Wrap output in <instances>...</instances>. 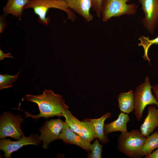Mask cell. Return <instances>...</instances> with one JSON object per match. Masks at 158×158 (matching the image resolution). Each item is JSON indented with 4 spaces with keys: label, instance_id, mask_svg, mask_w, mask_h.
<instances>
[{
    "label": "cell",
    "instance_id": "1",
    "mask_svg": "<svg viewBox=\"0 0 158 158\" xmlns=\"http://www.w3.org/2000/svg\"><path fill=\"white\" fill-rule=\"evenodd\" d=\"M24 99L36 104L40 111L39 114L33 115L23 111L26 118L31 117L36 120L41 117L47 118L55 116H63V111L68 109V107L65 103L62 96L54 93L51 89H45L40 95H26Z\"/></svg>",
    "mask_w": 158,
    "mask_h": 158
},
{
    "label": "cell",
    "instance_id": "2",
    "mask_svg": "<svg viewBox=\"0 0 158 158\" xmlns=\"http://www.w3.org/2000/svg\"><path fill=\"white\" fill-rule=\"evenodd\" d=\"M146 138L140 130L121 133L118 137L117 149L128 157L142 158L144 156L142 148Z\"/></svg>",
    "mask_w": 158,
    "mask_h": 158
},
{
    "label": "cell",
    "instance_id": "3",
    "mask_svg": "<svg viewBox=\"0 0 158 158\" xmlns=\"http://www.w3.org/2000/svg\"><path fill=\"white\" fill-rule=\"evenodd\" d=\"M28 8L33 9L35 13L39 16V22L46 26L50 22V18L46 16L47 11L50 8L63 11L67 14L68 18L73 22L76 18L75 13L68 7L65 0H29L24 10Z\"/></svg>",
    "mask_w": 158,
    "mask_h": 158
},
{
    "label": "cell",
    "instance_id": "4",
    "mask_svg": "<svg viewBox=\"0 0 158 158\" xmlns=\"http://www.w3.org/2000/svg\"><path fill=\"white\" fill-rule=\"evenodd\" d=\"M130 0H102L101 16L104 22H107L113 17L135 14L138 6L134 3L127 4Z\"/></svg>",
    "mask_w": 158,
    "mask_h": 158
},
{
    "label": "cell",
    "instance_id": "5",
    "mask_svg": "<svg viewBox=\"0 0 158 158\" xmlns=\"http://www.w3.org/2000/svg\"><path fill=\"white\" fill-rule=\"evenodd\" d=\"M144 83L138 86L134 93V115L138 121H140L143 117V113L148 105H154L158 107V101L151 91L149 78L147 76Z\"/></svg>",
    "mask_w": 158,
    "mask_h": 158
},
{
    "label": "cell",
    "instance_id": "6",
    "mask_svg": "<svg viewBox=\"0 0 158 158\" xmlns=\"http://www.w3.org/2000/svg\"><path fill=\"white\" fill-rule=\"evenodd\" d=\"M23 121L20 114L15 115L9 112L3 113L0 118V139L10 137L17 140L20 139L24 135L20 125Z\"/></svg>",
    "mask_w": 158,
    "mask_h": 158
},
{
    "label": "cell",
    "instance_id": "7",
    "mask_svg": "<svg viewBox=\"0 0 158 158\" xmlns=\"http://www.w3.org/2000/svg\"><path fill=\"white\" fill-rule=\"evenodd\" d=\"M138 0L144 14L142 23L147 30L153 34L158 25V0Z\"/></svg>",
    "mask_w": 158,
    "mask_h": 158
},
{
    "label": "cell",
    "instance_id": "8",
    "mask_svg": "<svg viewBox=\"0 0 158 158\" xmlns=\"http://www.w3.org/2000/svg\"><path fill=\"white\" fill-rule=\"evenodd\" d=\"M42 141L40 136L32 134L28 137L23 135L16 141H11L5 138L0 141V149L4 153V156L6 158H10L12 153L18 150L24 146L29 145H38Z\"/></svg>",
    "mask_w": 158,
    "mask_h": 158
},
{
    "label": "cell",
    "instance_id": "9",
    "mask_svg": "<svg viewBox=\"0 0 158 158\" xmlns=\"http://www.w3.org/2000/svg\"><path fill=\"white\" fill-rule=\"evenodd\" d=\"M64 123V122L60 119H51L45 121L39 130L40 132V138L43 142V148L47 149L50 143L59 139Z\"/></svg>",
    "mask_w": 158,
    "mask_h": 158
},
{
    "label": "cell",
    "instance_id": "10",
    "mask_svg": "<svg viewBox=\"0 0 158 158\" xmlns=\"http://www.w3.org/2000/svg\"><path fill=\"white\" fill-rule=\"evenodd\" d=\"M59 139L62 140L65 144H74L86 151H91L90 142L86 141L79 135L72 131L65 121Z\"/></svg>",
    "mask_w": 158,
    "mask_h": 158
},
{
    "label": "cell",
    "instance_id": "11",
    "mask_svg": "<svg viewBox=\"0 0 158 158\" xmlns=\"http://www.w3.org/2000/svg\"><path fill=\"white\" fill-rule=\"evenodd\" d=\"M158 128V107L151 105L148 108V114L141 125L140 130L142 134L147 137Z\"/></svg>",
    "mask_w": 158,
    "mask_h": 158
},
{
    "label": "cell",
    "instance_id": "12",
    "mask_svg": "<svg viewBox=\"0 0 158 158\" xmlns=\"http://www.w3.org/2000/svg\"><path fill=\"white\" fill-rule=\"evenodd\" d=\"M68 7L74 11L87 22H90L93 16L90 13L92 7L91 0H65Z\"/></svg>",
    "mask_w": 158,
    "mask_h": 158
},
{
    "label": "cell",
    "instance_id": "13",
    "mask_svg": "<svg viewBox=\"0 0 158 158\" xmlns=\"http://www.w3.org/2000/svg\"><path fill=\"white\" fill-rule=\"evenodd\" d=\"M128 114L121 112L118 118L115 121L107 124H104V130L105 134L113 132L119 131L124 133L128 131L127 124L130 121Z\"/></svg>",
    "mask_w": 158,
    "mask_h": 158
},
{
    "label": "cell",
    "instance_id": "14",
    "mask_svg": "<svg viewBox=\"0 0 158 158\" xmlns=\"http://www.w3.org/2000/svg\"><path fill=\"white\" fill-rule=\"evenodd\" d=\"M117 99L118 106L121 112L128 114L134 110V99L133 90L120 93Z\"/></svg>",
    "mask_w": 158,
    "mask_h": 158
},
{
    "label": "cell",
    "instance_id": "15",
    "mask_svg": "<svg viewBox=\"0 0 158 158\" xmlns=\"http://www.w3.org/2000/svg\"><path fill=\"white\" fill-rule=\"evenodd\" d=\"M111 114L107 112L100 118L94 119H89L91 122L96 134V138L104 144H106L109 141L108 135H106L104 132V122L107 118H110Z\"/></svg>",
    "mask_w": 158,
    "mask_h": 158
},
{
    "label": "cell",
    "instance_id": "16",
    "mask_svg": "<svg viewBox=\"0 0 158 158\" xmlns=\"http://www.w3.org/2000/svg\"><path fill=\"white\" fill-rule=\"evenodd\" d=\"M29 0H8L3 8L4 13L6 15L11 14L20 18L24 6Z\"/></svg>",
    "mask_w": 158,
    "mask_h": 158
},
{
    "label": "cell",
    "instance_id": "17",
    "mask_svg": "<svg viewBox=\"0 0 158 158\" xmlns=\"http://www.w3.org/2000/svg\"><path fill=\"white\" fill-rule=\"evenodd\" d=\"M79 135L84 140L90 142L96 138L92 124L89 119L81 121Z\"/></svg>",
    "mask_w": 158,
    "mask_h": 158
},
{
    "label": "cell",
    "instance_id": "18",
    "mask_svg": "<svg viewBox=\"0 0 158 158\" xmlns=\"http://www.w3.org/2000/svg\"><path fill=\"white\" fill-rule=\"evenodd\" d=\"M158 148V131H156L146 137L142 148L143 154L145 157L151 154L153 151Z\"/></svg>",
    "mask_w": 158,
    "mask_h": 158
},
{
    "label": "cell",
    "instance_id": "19",
    "mask_svg": "<svg viewBox=\"0 0 158 158\" xmlns=\"http://www.w3.org/2000/svg\"><path fill=\"white\" fill-rule=\"evenodd\" d=\"M62 115L65 118V121L71 130L79 135L81 121L73 115L68 109H65L63 111Z\"/></svg>",
    "mask_w": 158,
    "mask_h": 158
},
{
    "label": "cell",
    "instance_id": "20",
    "mask_svg": "<svg viewBox=\"0 0 158 158\" xmlns=\"http://www.w3.org/2000/svg\"><path fill=\"white\" fill-rule=\"evenodd\" d=\"M138 40L140 42L138 44L139 46H142L144 50V54L142 57L144 60H147L150 63V60L148 56V49L152 45L158 44V36L155 38L150 40L148 37H145L143 35L140 36Z\"/></svg>",
    "mask_w": 158,
    "mask_h": 158
},
{
    "label": "cell",
    "instance_id": "21",
    "mask_svg": "<svg viewBox=\"0 0 158 158\" xmlns=\"http://www.w3.org/2000/svg\"><path fill=\"white\" fill-rule=\"evenodd\" d=\"M20 72L16 75H11L7 74L0 75V89L12 87V83L16 81L20 74Z\"/></svg>",
    "mask_w": 158,
    "mask_h": 158
},
{
    "label": "cell",
    "instance_id": "22",
    "mask_svg": "<svg viewBox=\"0 0 158 158\" xmlns=\"http://www.w3.org/2000/svg\"><path fill=\"white\" fill-rule=\"evenodd\" d=\"M103 145L100 144L97 138L91 144V152L87 155L89 158H101Z\"/></svg>",
    "mask_w": 158,
    "mask_h": 158
},
{
    "label": "cell",
    "instance_id": "23",
    "mask_svg": "<svg viewBox=\"0 0 158 158\" xmlns=\"http://www.w3.org/2000/svg\"><path fill=\"white\" fill-rule=\"evenodd\" d=\"M91 0L92 9L95 12L97 17L99 18L101 16V7L102 0Z\"/></svg>",
    "mask_w": 158,
    "mask_h": 158
},
{
    "label": "cell",
    "instance_id": "24",
    "mask_svg": "<svg viewBox=\"0 0 158 158\" xmlns=\"http://www.w3.org/2000/svg\"><path fill=\"white\" fill-rule=\"evenodd\" d=\"M4 15L1 16L0 19V33L3 32L6 25V22L4 21Z\"/></svg>",
    "mask_w": 158,
    "mask_h": 158
},
{
    "label": "cell",
    "instance_id": "25",
    "mask_svg": "<svg viewBox=\"0 0 158 158\" xmlns=\"http://www.w3.org/2000/svg\"><path fill=\"white\" fill-rule=\"evenodd\" d=\"M14 58V57L12 56L11 54V53L9 52L7 54L3 53L2 51L0 50V60L1 61L5 58Z\"/></svg>",
    "mask_w": 158,
    "mask_h": 158
},
{
    "label": "cell",
    "instance_id": "26",
    "mask_svg": "<svg viewBox=\"0 0 158 158\" xmlns=\"http://www.w3.org/2000/svg\"><path fill=\"white\" fill-rule=\"evenodd\" d=\"M152 91L154 94V96L156 100L158 101V84L152 87Z\"/></svg>",
    "mask_w": 158,
    "mask_h": 158
},
{
    "label": "cell",
    "instance_id": "27",
    "mask_svg": "<svg viewBox=\"0 0 158 158\" xmlns=\"http://www.w3.org/2000/svg\"><path fill=\"white\" fill-rule=\"evenodd\" d=\"M145 158H158V149L153 152L150 155L145 157Z\"/></svg>",
    "mask_w": 158,
    "mask_h": 158
}]
</instances>
